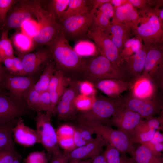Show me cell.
Masks as SVG:
<instances>
[{
    "label": "cell",
    "instance_id": "cell-20",
    "mask_svg": "<svg viewBox=\"0 0 163 163\" xmlns=\"http://www.w3.org/2000/svg\"><path fill=\"white\" fill-rule=\"evenodd\" d=\"M20 117L17 119L12 129L15 141L25 146H30L36 143H40L36 130L26 126L24 120Z\"/></svg>",
    "mask_w": 163,
    "mask_h": 163
},
{
    "label": "cell",
    "instance_id": "cell-10",
    "mask_svg": "<svg viewBox=\"0 0 163 163\" xmlns=\"http://www.w3.org/2000/svg\"><path fill=\"white\" fill-rule=\"evenodd\" d=\"M51 115L42 112H38L35 118L36 131L40 143L49 153L60 152L58 147L56 132L51 124Z\"/></svg>",
    "mask_w": 163,
    "mask_h": 163
},
{
    "label": "cell",
    "instance_id": "cell-46",
    "mask_svg": "<svg viewBox=\"0 0 163 163\" xmlns=\"http://www.w3.org/2000/svg\"><path fill=\"white\" fill-rule=\"evenodd\" d=\"M0 62V93L9 95L5 86V81L7 72Z\"/></svg>",
    "mask_w": 163,
    "mask_h": 163
},
{
    "label": "cell",
    "instance_id": "cell-32",
    "mask_svg": "<svg viewBox=\"0 0 163 163\" xmlns=\"http://www.w3.org/2000/svg\"><path fill=\"white\" fill-rule=\"evenodd\" d=\"M23 101L27 107L31 110L41 112L40 92L34 89L33 86L24 94Z\"/></svg>",
    "mask_w": 163,
    "mask_h": 163
},
{
    "label": "cell",
    "instance_id": "cell-57",
    "mask_svg": "<svg viewBox=\"0 0 163 163\" xmlns=\"http://www.w3.org/2000/svg\"><path fill=\"white\" fill-rule=\"evenodd\" d=\"M128 2V0H110V2L114 7H117L120 6Z\"/></svg>",
    "mask_w": 163,
    "mask_h": 163
},
{
    "label": "cell",
    "instance_id": "cell-44",
    "mask_svg": "<svg viewBox=\"0 0 163 163\" xmlns=\"http://www.w3.org/2000/svg\"><path fill=\"white\" fill-rule=\"evenodd\" d=\"M145 123L151 129L155 130H160L163 129V117H152L146 119Z\"/></svg>",
    "mask_w": 163,
    "mask_h": 163
},
{
    "label": "cell",
    "instance_id": "cell-51",
    "mask_svg": "<svg viewBox=\"0 0 163 163\" xmlns=\"http://www.w3.org/2000/svg\"><path fill=\"white\" fill-rule=\"evenodd\" d=\"M84 94H89L94 92V90L90 84L86 82H84L79 85V90Z\"/></svg>",
    "mask_w": 163,
    "mask_h": 163
},
{
    "label": "cell",
    "instance_id": "cell-25",
    "mask_svg": "<svg viewBox=\"0 0 163 163\" xmlns=\"http://www.w3.org/2000/svg\"><path fill=\"white\" fill-rule=\"evenodd\" d=\"M114 13L113 7L110 2L104 4L96 10L92 25L104 30L110 24V19L113 18Z\"/></svg>",
    "mask_w": 163,
    "mask_h": 163
},
{
    "label": "cell",
    "instance_id": "cell-9",
    "mask_svg": "<svg viewBox=\"0 0 163 163\" xmlns=\"http://www.w3.org/2000/svg\"><path fill=\"white\" fill-rule=\"evenodd\" d=\"M83 125L91 129L94 133L101 135L107 143L121 153L131 155L135 149L130 139L126 134L120 130L113 129L109 125L102 124Z\"/></svg>",
    "mask_w": 163,
    "mask_h": 163
},
{
    "label": "cell",
    "instance_id": "cell-36",
    "mask_svg": "<svg viewBox=\"0 0 163 163\" xmlns=\"http://www.w3.org/2000/svg\"><path fill=\"white\" fill-rule=\"evenodd\" d=\"M21 158L14 147L0 150V163H13L17 159L20 160Z\"/></svg>",
    "mask_w": 163,
    "mask_h": 163
},
{
    "label": "cell",
    "instance_id": "cell-19",
    "mask_svg": "<svg viewBox=\"0 0 163 163\" xmlns=\"http://www.w3.org/2000/svg\"><path fill=\"white\" fill-rule=\"evenodd\" d=\"M21 59L25 75H33L42 64L51 58L49 50H39L33 53H28L19 57Z\"/></svg>",
    "mask_w": 163,
    "mask_h": 163
},
{
    "label": "cell",
    "instance_id": "cell-37",
    "mask_svg": "<svg viewBox=\"0 0 163 163\" xmlns=\"http://www.w3.org/2000/svg\"><path fill=\"white\" fill-rule=\"evenodd\" d=\"M104 154L107 163H120V152L116 148L107 143Z\"/></svg>",
    "mask_w": 163,
    "mask_h": 163
},
{
    "label": "cell",
    "instance_id": "cell-1",
    "mask_svg": "<svg viewBox=\"0 0 163 163\" xmlns=\"http://www.w3.org/2000/svg\"><path fill=\"white\" fill-rule=\"evenodd\" d=\"M159 11L149 8L140 10L139 18L131 27L133 34L143 42L144 46L161 45L163 42V23Z\"/></svg>",
    "mask_w": 163,
    "mask_h": 163
},
{
    "label": "cell",
    "instance_id": "cell-53",
    "mask_svg": "<svg viewBox=\"0 0 163 163\" xmlns=\"http://www.w3.org/2000/svg\"><path fill=\"white\" fill-rule=\"evenodd\" d=\"M149 141L154 144L163 142V136L162 134L160 133L159 130H156L154 133L152 138Z\"/></svg>",
    "mask_w": 163,
    "mask_h": 163
},
{
    "label": "cell",
    "instance_id": "cell-24",
    "mask_svg": "<svg viewBox=\"0 0 163 163\" xmlns=\"http://www.w3.org/2000/svg\"><path fill=\"white\" fill-rule=\"evenodd\" d=\"M113 8L114 13L112 21L122 24L131 29L139 18L138 12L134 7L128 1L127 3Z\"/></svg>",
    "mask_w": 163,
    "mask_h": 163
},
{
    "label": "cell",
    "instance_id": "cell-50",
    "mask_svg": "<svg viewBox=\"0 0 163 163\" xmlns=\"http://www.w3.org/2000/svg\"><path fill=\"white\" fill-rule=\"evenodd\" d=\"M129 2L133 6L136 7L140 9L143 10L149 8L147 5L146 1L142 0H129Z\"/></svg>",
    "mask_w": 163,
    "mask_h": 163
},
{
    "label": "cell",
    "instance_id": "cell-59",
    "mask_svg": "<svg viewBox=\"0 0 163 163\" xmlns=\"http://www.w3.org/2000/svg\"><path fill=\"white\" fill-rule=\"evenodd\" d=\"M163 9L159 10V16L161 22L163 23Z\"/></svg>",
    "mask_w": 163,
    "mask_h": 163
},
{
    "label": "cell",
    "instance_id": "cell-26",
    "mask_svg": "<svg viewBox=\"0 0 163 163\" xmlns=\"http://www.w3.org/2000/svg\"><path fill=\"white\" fill-rule=\"evenodd\" d=\"M10 39L20 56L29 53L34 48L32 38L22 31L16 32Z\"/></svg>",
    "mask_w": 163,
    "mask_h": 163
},
{
    "label": "cell",
    "instance_id": "cell-18",
    "mask_svg": "<svg viewBox=\"0 0 163 163\" xmlns=\"http://www.w3.org/2000/svg\"><path fill=\"white\" fill-rule=\"evenodd\" d=\"M90 142L82 146L77 147L69 152V161H80L93 158L100 154L107 142L100 135Z\"/></svg>",
    "mask_w": 163,
    "mask_h": 163
},
{
    "label": "cell",
    "instance_id": "cell-56",
    "mask_svg": "<svg viewBox=\"0 0 163 163\" xmlns=\"http://www.w3.org/2000/svg\"><path fill=\"white\" fill-rule=\"evenodd\" d=\"M120 163H134L131 158L128 157L126 154L121 153Z\"/></svg>",
    "mask_w": 163,
    "mask_h": 163
},
{
    "label": "cell",
    "instance_id": "cell-14",
    "mask_svg": "<svg viewBox=\"0 0 163 163\" xmlns=\"http://www.w3.org/2000/svg\"><path fill=\"white\" fill-rule=\"evenodd\" d=\"M142 118L137 113L122 105L109 120L108 123L125 133L130 139L136 127L142 120Z\"/></svg>",
    "mask_w": 163,
    "mask_h": 163
},
{
    "label": "cell",
    "instance_id": "cell-55",
    "mask_svg": "<svg viewBox=\"0 0 163 163\" xmlns=\"http://www.w3.org/2000/svg\"><path fill=\"white\" fill-rule=\"evenodd\" d=\"M110 0H91L92 8L95 9H97L104 4L110 2Z\"/></svg>",
    "mask_w": 163,
    "mask_h": 163
},
{
    "label": "cell",
    "instance_id": "cell-61",
    "mask_svg": "<svg viewBox=\"0 0 163 163\" xmlns=\"http://www.w3.org/2000/svg\"><path fill=\"white\" fill-rule=\"evenodd\" d=\"M0 27H1V25H0Z\"/></svg>",
    "mask_w": 163,
    "mask_h": 163
},
{
    "label": "cell",
    "instance_id": "cell-4",
    "mask_svg": "<svg viewBox=\"0 0 163 163\" xmlns=\"http://www.w3.org/2000/svg\"><path fill=\"white\" fill-rule=\"evenodd\" d=\"M122 105L120 98H98L94 101L90 109L80 111L77 117V122L79 125L104 124V123H108Z\"/></svg>",
    "mask_w": 163,
    "mask_h": 163
},
{
    "label": "cell",
    "instance_id": "cell-35",
    "mask_svg": "<svg viewBox=\"0 0 163 163\" xmlns=\"http://www.w3.org/2000/svg\"><path fill=\"white\" fill-rule=\"evenodd\" d=\"M69 0H52L50 2L48 10L56 20L60 19L68 6Z\"/></svg>",
    "mask_w": 163,
    "mask_h": 163
},
{
    "label": "cell",
    "instance_id": "cell-41",
    "mask_svg": "<svg viewBox=\"0 0 163 163\" xmlns=\"http://www.w3.org/2000/svg\"><path fill=\"white\" fill-rule=\"evenodd\" d=\"M58 144L65 152H70L76 148L73 136L57 137Z\"/></svg>",
    "mask_w": 163,
    "mask_h": 163
},
{
    "label": "cell",
    "instance_id": "cell-7",
    "mask_svg": "<svg viewBox=\"0 0 163 163\" xmlns=\"http://www.w3.org/2000/svg\"><path fill=\"white\" fill-rule=\"evenodd\" d=\"M86 37L93 40L101 56L107 58L114 67L119 69L123 62L118 49L101 29L91 25Z\"/></svg>",
    "mask_w": 163,
    "mask_h": 163
},
{
    "label": "cell",
    "instance_id": "cell-28",
    "mask_svg": "<svg viewBox=\"0 0 163 163\" xmlns=\"http://www.w3.org/2000/svg\"><path fill=\"white\" fill-rule=\"evenodd\" d=\"M92 8L91 0H69L67 9L60 19L71 16L85 14Z\"/></svg>",
    "mask_w": 163,
    "mask_h": 163
},
{
    "label": "cell",
    "instance_id": "cell-54",
    "mask_svg": "<svg viewBox=\"0 0 163 163\" xmlns=\"http://www.w3.org/2000/svg\"><path fill=\"white\" fill-rule=\"evenodd\" d=\"M91 163H107L104 153L94 157L93 158Z\"/></svg>",
    "mask_w": 163,
    "mask_h": 163
},
{
    "label": "cell",
    "instance_id": "cell-38",
    "mask_svg": "<svg viewBox=\"0 0 163 163\" xmlns=\"http://www.w3.org/2000/svg\"><path fill=\"white\" fill-rule=\"evenodd\" d=\"M25 163H48V160L44 151H36L30 153L24 159Z\"/></svg>",
    "mask_w": 163,
    "mask_h": 163
},
{
    "label": "cell",
    "instance_id": "cell-22",
    "mask_svg": "<svg viewBox=\"0 0 163 163\" xmlns=\"http://www.w3.org/2000/svg\"><path fill=\"white\" fill-rule=\"evenodd\" d=\"M102 30L111 39L121 54L125 42L130 38V28L122 24L111 21L110 24Z\"/></svg>",
    "mask_w": 163,
    "mask_h": 163
},
{
    "label": "cell",
    "instance_id": "cell-11",
    "mask_svg": "<svg viewBox=\"0 0 163 163\" xmlns=\"http://www.w3.org/2000/svg\"><path fill=\"white\" fill-rule=\"evenodd\" d=\"M68 86L55 109V114L61 120L74 118L78 111L75 101L78 95L79 83L73 79L69 82Z\"/></svg>",
    "mask_w": 163,
    "mask_h": 163
},
{
    "label": "cell",
    "instance_id": "cell-12",
    "mask_svg": "<svg viewBox=\"0 0 163 163\" xmlns=\"http://www.w3.org/2000/svg\"><path fill=\"white\" fill-rule=\"evenodd\" d=\"M163 56L160 45H152L148 48L143 71L139 79H145L152 83L161 80Z\"/></svg>",
    "mask_w": 163,
    "mask_h": 163
},
{
    "label": "cell",
    "instance_id": "cell-60",
    "mask_svg": "<svg viewBox=\"0 0 163 163\" xmlns=\"http://www.w3.org/2000/svg\"><path fill=\"white\" fill-rule=\"evenodd\" d=\"M20 159H17L14 161L13 163H21L20 162Z\"/></svg>",
    "mask_w": 163,
    "mask_h": 163
},
{
    "label": "cell",
    "instance_id": "cell-33",
    "mask_svg": "<svg viewBox=\"0 0 163 163\" xmlns=\"http://www.w3.org/2000/svg\"><path fill=\"white\" fill-rule=\"evenodd\" d=\"M80 56H96L98 51L94 43L87 40L81 39L78 40L74 48Z\"/></svg>",
    "mask_w": 163,
    "mask_h": 163
},
{
    "label": "cell",
    "instance_id": "cell-52",
    "mask_svg": "<svg viewBox=\"0 0 163 163\" xmlns=\"http://www.w3.org/2000/svg\"><path fill=\"white\" fill-rule=\"evenodd\" d=\"M143 46L142 41L139 38H134L132 44V49L133 52L136 53L140 50Z\"/></svg>",
    "mask_w": 163,
    "mask_h": 163
},
{
    "label": "cell",
    "instance_id": "cell-58",
    "mask_svg": "<svg viewBox=\"0 0 163 163\" xmlns=\"http://www.w3.org/2000/svg\"><path fill=\"white\" fill-rule=\"evenodd\" d=\"M93 158H89L80 161H69V163H91Z\"/></svg>",
    "mask_w": 163,
    "mask_h": 163
},
{
    "label": "cell",
    "instance_id": "cell-21",
    "mask_svg": "<svg viewBox=\"0 0 163 163\" xmlns=\"http://www.w3.org/2000/svg\"><path fill=\"white\" fill-rule=\"evenodd\" d=\"M67 81L64 74L60 70H56L51 80L48 90L52 115L55 114V108L69 83Z\"/></svg>",
    "mask_w": 163,
    "mask_h": 163
},
{
    "label": "cell",
    "instance_id": "cell-8",
    "mask_svg": "<svg viewBox=\"0 0 163 163\" xmlns=\"http://www.w3.org/2000/svg\"><path fill=\"white\" fill-rule=\"evenodd\" d=\"M37 19L38 30L32 38L34 47L47 46L55 39L60 31L59 25L53 14L42 7Z\"/></svg>",
    "mask_w": 163,
    "mask_h": 163
},
{
    "label": "cell",
    "instance_id": "cell-6",
    "mask_svg": "<svg viewBox=\"0 0 163 163\" xmlns=\"http://www.w3.org/2000/svg\"><path fill=\"white\" fill-rule=\"evenodd\" d=\"M97 9L92 8L82 14L75 15L59 20L60 30L68 40H79L86 37L92 25L94 14Z\"/></svg>",
    "mask_w": 163,
    "mask_h": 163
},
{
    "label": "cell",
    "instance_id": "cell-34",
    "mask_svg": "<svg viewBox=\"0 0 163 163\" xmlns=\"http://www.w3.org/2000/svg\"><path fill=\"white\" fill-rule=\"evenodd\" d=\"M0 38V62L5 58L14 56L13 45L8 37V31L2 30Z\"/></svg>",
    "mask_w": 163,
    "mask_h": 163
},
{
    "label": "cell",
    "instance_id": "cell-49",
    "mask_svg": "<svg viewBox=\"0 0 163 163\" xmlns=\"http://www.w3.org/2000/svg\"><path fill=\"white\" fill-rule=\"evenodd\" d=\"M75 129L73 137L76 148L87 144V143L82 138L79 130L76 128Z\"/></svg>",
    "mask_w": 163,
    "mask_h": 163
},
{
    "label": "cell",
    "instance_id": "cell-27",
    "mask_svg": "<svg viewBox=\"0 0 163 163\" xmlns=\"http://www.w3.org/2000/svg\"><path fill=\"white\" fill-rule=\"evenodd\" d=\"M130 155L134 163H163L161 157L155 155L142 144L135 149Z\"/></svg>",
    "mask_w": 163,
    "mask_h": 163
},
{
    "label": "cell",
    "instance_id": "cell-30",
    "mask_svg": "<svg viewBox=\"0 0 163 163\" xmlns=\"http://www.w3.org/2000/svg\"><path fill=\"white\" fill-rule=\"evenodd\" d=\"M156 130L149 126L145 121H142L136 127L130 140L133 143L141 144L151 140Z\"/></svg>",
    "mask_w": 163,
    "mask_h": 163
},
{
    "label": "cell",
    "instance_id": "cell-17",
    "mask_svg": "<svg viewBox=\"0 0 163 163\" xmlns=\"http://www.w3.org/2000/svg\"><path fill=\"white\" fill-rule=\"evenodd\" d=\"M35 82L33 75H14L7 72L5 86L9 95L25 104L23 101L24 95Z\"/></svg>",
    "mask_w": 163,
    "mask_h": 163
},
{
    "label": "cell",
    "instance_id": "cell-39",
    "mask_svg": "<svg viewBox=\"0 0 163 163\" xmlns=\"http://www.w3.org/2000/svg\"><path fill=\"white\" fill-rule=\"evenodd\" d=\"M18 1L17 0H0V24L1 29L9 11Z\"/></svg>",
    "mask_w": 163,
    "mask_h": 163
},
{
    "label": "cell",
    "instance_id": "cell-43",
    "mask_svg": "<svg viewBox=\"0 0 163 163\" xmlns=\"http://www.w3.org/2000/svg\"><path fill=\"white\" fill-rule=\"evenodd\" d=\"M69 152H60L51 154L50 163H68L69 160Z\"/></svg>",
    "mask_w": 163,
    "mask_h": 163
},
{
    "label": "cell",
    "instance_id": "cell-16",
    "mask_svg": "<svg viewBox=\"0 0 163 163\" xmlns=\"http://www.w3.org/2000/svg\"><path fill=\"white\" fill-rule=\"evenodd\" d=\"M148 48L143 46L123 62L119 70L124 80L134 81L140 78L143 71Z\"/></svg>",
    "mask_w": 163,
    "mask_h": 163
},
{
    "label": "cell",
    "instance_id": "cell-15",
    "mask_svg": "<svg viewBox=\"0 0 163 163\" xmlns=\"http://www.w3.org/2000/svg\"><path fill=\"white\" fill-rule=\"evenodd\" d=\"M121 99L123 106L146 119L159 114L162 109V104L155 100L141 99L133 96H127Z\"/></svg>",
    "mask_w": 163,
    "mask_h": 163
},
{
    "label": "cell",
    "instance_id": "cell-47",
    "mask_svg": "<svg viewBox=\"0 0 163 163\" xmlns=\"http://www.w3.org/2000/svg\"><path fill=\"white\" fill-rule=\"evenodd\" d=\"M14 66V75L25 76L24 71L21 58L13 57Z\"/></svg>",
    "mask_w": 163,
    "mask_h": 163
},
{
    "label": "cell",
    "instance_id": "cell-42",
    "mask_svg": "<svg viewBox=\"0 0 163 163\" xmlns=\"http://www.w3.org/2000/svg\"><path fill=\"white\" fill-rule=\"evenodd\" d=\"M75 128L68 124L60 126L56 131L57 138L73 136L75 131Z\"/></svg>",
    "mask_w": 163,
    "mask_h": 163
},
{
    "label": "cell",
    "instance_id": "cell-3",
    "mask_svg": "<svg viewBox=\"0 0 163 163\" xmlns=\"http://www.w3.org/2000/svg\"><path fill=\"white\" fill-rule=\"evenodd\" d=\"M73 76L75 77L73 79L78 82L80 80L92 83L105 79L125 81L119 69L115 68L107 58L101 55L85 59L81 68Z\"/></svg>",
    "mask_w": 163,
    "mask_h": 163
},
{
    "label": "cell",
    "instance_id": "cell-40",
    "mask_svg": "<svg viewBox=\"0 0 163 163\" xmlns=\"http://www.w3.org/2000/svg\"><path fill=\"white\" fill-rule=\"evenodd\" d=\"M33 21L32 19L25 21L21 27L22 32L32 38L37 33L39 28L37 24Z\"/></svg>",
    "mask_w": 163,
    "mask_h": 163
},
{
    "label": "cell",
    "instance_id": "cell-45",
    "mask_svg": "<svg viewBox=\"0 0 163 163\" xmlns=\"http://www.w3.org/2000/svg\"><path fill=\"white\" fill-rule=\"evenodd\" d=\"M151 84L149 81H143L141 82H139L137 85L136 88L135 93L136 95L138 96H144V95L147 94V93L149 91Z\"/></svg>",
    "mask_w": 163,
    "mask_h": 163
},
{
    "label": "cell",
    "instance_id": "cell-23",
    "mask_svg": "<svg viewBox=\"0 0 163 163\" xmlns=\"http://www.w3.org/2000/svg\"><path fill=\"white\" fill-rule=\"evenodd\" d=\"M92 84L96 88L113 98L118 96L131 85L130 82L114 79H102Z\"/></svg>",
    "mask_w": 163,
    "mask_h": 163
},
{
    "label": "cell",
    "instance_id": "cell-29",
    "mask_svg": "<svg viewBox=\"0 0 163 163\" xmlns=\"http://www.w3.org/2000/svg\"><path fill=\"white\" fill-rule=\"evenodd\" d=\"M56 70L54 62L50 60L45 67L39 79L33 85L34 89L40 92L48 91L51 80Z\"/></svg>",
    "mask_w": 163,
    "mask_h": 163
},
{
    "label": "cell",
    "instance_id": "cell-48",
    "mask_svg": "<svg viewBox=\"0 0 163 163\" xmlns=\"http://www.w3.org/2000/svg\"><path fill=\"white\" fill-rule=\"evenodd\" d=\"M14 56L5 59L2 63L4 64V67L7 71L10 74L14 75V70L13 60Z\"/></svg>",
    "mask_w": 163,
    "mask_h": 163
},
{
    "label": "cell",
    "instance_id": "cell-13",
    "mask_svg": "<svg viewBox=\"0 0 163 163\" xmlns=\"http://www.w3.org/2000/svg\"><path fill=\"white\" fill-rule=\"evenodd\" d=\"M31 111L9 95L0 93V125L22 116L30 115Z\"/></svg>",
    "mask_w": 163,
    "mask_h": 163
},
{
    "label": "cell",
    "instance_id": "cell-31",
    "mask_svg": "<svg viewBox=\"0 0 163 163\" xmlns=\"http://www.w3.org/2000/svg\"><path fill=\"white\" fill-rule=\"evenodd\" d=\"M17 119L0 125V150L14 147L12 138V129Z\"/></svg>",
    "mask_w": 163,
    "mask_h": 163
},
{
    "label": "cell",
    "instance_id": "cell-5",
    "mask_svg": "<svg viewBox=\"0 0 163 163\" xmlns=\"http://www.w3.org/2000/svg\"><path fill=\"white\" fill-rule=\"evenodd\" d=\"M41 7L40 1L18 0L9 11L2 30L19 28L25 21L37 19Z\"/></svg>",
    "mask_w": 163,
    "mask_h": 163
},
{
    "label": "cell",
    "instance_id": "cell-2",
    "mask_svg": "<svg viewBox=\"0 0 163 163\" xmlns=\"http://www.w3.org/2000/svg\"><path fill=\"white\" fill-rule=\"evenodd\" d=\"M47 46L56 70L64 74L73 75L81 67L85 60L69 44L63 33L60 31L55 39Z\"/></svg>",
    "mask_w": 163,
    "mask_h": 163
}]
</instances>
